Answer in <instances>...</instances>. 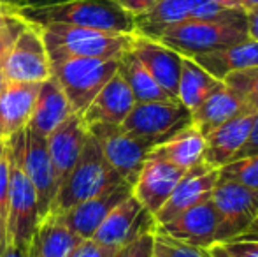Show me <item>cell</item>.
I'll use <instances>...</instances> for the list:
<instances>
[{"label":"cell","mask_w":258,"mask_h":257,"mask_svg":"<svg viewBox=\"0 0 258 257\" xmlns=\"http://www.w3.org/2000/svg\"><path fill=\"white\" fill-rule=\"evenodd\" d=\"M18 14L27 23L44 27L60 23L97 30L136 34L134 16L116 4V0H61L48 6H25Z\"/></svg>","instance_id":"obj_1"},{"label":"cell","mask_w":258,"mask_h":257,"mask_svg":"<svg viewBox=\"0 0 258 257\" xmlns=\"http://www.w3.org/2000/svg\"><path fill=\"white\" fill-rule=\"evenodd\" d=\"M39 28L49 64L69 59L119 60L126 52H130L136 39V34H118L60 23L44 25Z\"/></svg>","instance_id":"obj_2"},{"label":"cell","mask_w":258,"mask_h":257,"mask_svg":"<svg viewBox=\"0 0 258 257\" xmlns=\"http://www.w3.org/2000/svg\"><path fill=\"white\" fill-rule=\"evenodd\" d=\"M248 39L244 11H228L213 20H191L163 30L153 41L174 49L181 57L194 59L202 53L237 44Z\"/></svg>","instance_id":"obj_3"},{"label":"cell","mask_w":258,"mask_h":257,"mask_svg":"<svg viewBox=\"0 0 258 257\" xmlns=\"http://www.w3.org/2000/svg\"><path fill=\"white\" fill-rule=\"evenodd\" d=\"M9 161V212L6 226V245L14 243L23 248L30 241L39 226L37 195L23 166L25 130H20L6 139Z\"/></svg>","instance_id":"obj_4"},{"label":"cell","mask_w":258,"mask_h":257,"mask_svg":"<svg viewBox=\"0 0 258 257\" xmlns=\"http://www.w3.org/2000/svg\"><path fill=\"white\" fill-rule=\"evenodd\" d=\"M121 176L107 164L102 148L97 143V139L88 132L83 151L79 155L78 162L69 173L56 190L49 213H65L71 208L78 206L79 202L100 194L107 187L121 182Z\"/></svg>","instance_id":"obj_5"},{"label":"cell","mask_w":258,"mask_h":257,"mask_svg":"<svg viewBox=\"0 0 258 257\" xmlns=\"http://www.w3.org/2000/svg\"><path fill=\"white\" fill-rule=\"evenodd\" d=\"M118 67L119 60L69 59L53 62L51 76L63 90L72 113L83 115Z\"/></svg>","instance_id":"obj_6"},{"label":"cell","mask_w":258,"mask_h":257,"mask_svg":"<svg viewBox=\"0 0 258 257\" xmlns=\"http://www.w3.org/2000/svg\"><path fill=\"white\" fill-rule=\"evenodd\" d=\"M88 132L100 144L107 164L132 185L136 183L137 175L148 155L160 144L156 139L134 136L121 129V125L93 124L88 125Z\"/></svg>","instance_id":"obj_7"},{"label":"cell","mask_w":258,"mask_h":257,"mask_svg":"<svg viewBox=\"0 0 258 257\" xmlns=\"http://www.w3.org/2000/svg\"><path fill=\"white\" fill-rule=\"evenodd\" d=\"M211 202L220 217L218 243L241 236L258 219V192L230 180H218Z\"/></svg>","instance_id":"obj_8"},{"label":"cell","mask_w":258,"mask_h":257,"mask_svg":"<svg viewBox=\"0 0 258 257\" xmlns=\"http://www.w3.org/2000/svg\"><path fill=\"white\" fill-rule=\"evenodd\" d=\"M2 81L42 83L51 78V64L41 28L28 23L0 65Z\"/></svg>","instance_id":"obj_9"},{"label":"cell","mask_w":258,"mask_h":257,"mask_svg":"<svg viewBox=\"0 0 258 257\" xmlns=\"http://www.w3.org/2000/svg\"><path fill=\"white\" fill-rule=\"evenodd\" d=\"M190 125V111L177 99L136 102L121 129L139 137H150L163 143L170 136Z\"/></svg>","instance_id":"obj_10"},{"label":"cell","mask_w":258,"mask_h":257,"mask_svg":"<svg viewBox=\"0 0 258 257\" xmlns=\"http://www.w3.org/2000/svg\"><path fill=\"white\" fill-rule=\"evenodd\" d=\"M227 13L211 0H160L148 13L134 18L136 35L156 39L174 25L191 20H213Z\"/></svg>","instance_id":"obj_11"},{"label":"cell","mask_w":258,"mask_h":257,"mask_svg":"<svg viewBox=\"0 0 258 257\" xmlns=\"http://www.w3.org/2000/svg\"><path fill=\"white\" fill-rule=\"evenodd\" d=\"M218 180H220V169L213 168L206 162L188 169L181 176L177 185L174 187L169 199L153 215L155 226L170 222L186 210L194 208V206L201 204L204 201H209Z\"/></svg>","instance_id":"obj_12"},{"label":"cell","mask_w":258,"mask_h":257,"mask_svg":"<svg viewBox=\"0 0 258 257\" xmlns=\"http://www.w3.org/2000/svg\"><path fill=\"white\" fill-rule=\"evenodd\" d=\"M155 227L153 215L148 213L134 195H130L105 217L92 238L99 243L121 248L141 234L155 231Z\"/></svg>","instance_id":"obj_13"},{"label":"cell","mask_w":258,"mask_h":257,"mask_svg":"<svg viewBox=\"0 0 258 257\" xmlns=\"http://www.w3.org/2000/svg\"><path fill=\"white\" fill-rule=\"evenodd\" d=\"M134 185L126 180L114 183L107 187L100 194L79 202L78 206L71 208L69 212L61 213V219L67 224V227L79 236L81 240H88L95 234L99 226L104 222V219L126 197L132 195Z\"/></svg>","instance_id":"obj_14"},{"label":"cell","mask_w":258,"mask_h":257,"mask_svg":"<svg viewBox=\"0 0 258 257\" xmlns=\"http://www.w3.org/2000/svg\"><path fill=\"white\" fill-rule=\"evenodd\" d=\"M218 229H220V217L209 199L183 212L170 222L156 226L155 233L165 234L194 247L207 248L213 243H218Z\"/></svg>","instance_id":"obj_15"},{"label":"cell","mask_w":258,"mask_h":257,"mask_svg":"<svg viewBox=\"0 0 258 257\" xmlns=\"http://www.w3.org/2000/svg\"><path fill=\"white\" fill-rule=\"evenodd\" d=\"M184 173L186 171H183L177 166L150 153L137 175L132 195L143 204L148 213L155 215L163 206V202L169 199L174 187L177 185Z\"/></svg>","instance_id":"obj_16"},{"label":"cell","mask_w":258,"mask_h":257,"mask_svg":"<svg viewBox=\"0 0 258 257\" xmlns=\"http://www.w3.org/2000/svg\"><path fill=\"white\" fill-rule=\"evenodd\" d=\"M23 166L34 185L35 195H37V210L39 222L49 213L51 202L56 195L58 183L51 157L48 151L46 137H41L34 132L25 129V157Z\"/></svg>","instance_id":"obj_17"},{"label":"cell","mask_w":258,"mask_h":257,"mask_svg":"<svg viewBox=\"0 0 258 257\" xmlns=\"http://www.w3.org/2000/svg\"><path fill=\"white\" fill-rule=\"evenodd\" d=\"M86 139H88V127L83 122L81 115H69L56 129L46 137L48 151L51 157L54 175H56L58 187L63 183L72 168L78 162Z\"/></svg>","instance_id":"obj_18"},{"label":"cell","mask_w":258,"mask_h":257,"mask_svg":"<svg viewBox=\"0 0 258 257\" xmlns=\"http://www.w3.org/2000/svg\"><path fill=\"white\" fill-rule=\"evenodd\" d=\"M41 83H0V139L25 130L34 113Z\"/></svg>","instance_id":"obj_19"},{"label":"cell","mask_w":258,"mask_h":257,"mask_svg":"<svg viewBox=\"0 0 258 257\" xmlns=\"http://www.w3.org/2000/svg\"><path fill=\"white\" fill-rule=\"evenodd\" d=\"M130 52L146 67L155 81L169 93V97L177 99V83H179L183 57L174 49L160 44L158 41L141 35H136Z\"/></svg>","instance_id":"obj_20"},{"label":"cell","mask_w":258,"mask_h":257,"mask_svg":"<svg viewBox=\"0 0 258 257\" xmlns=\"http://www.w3.org/2000/svg\"><path fill=\"white\" fill-rule=\"evenodd\" d=\"M256 111H246L209 132L206 137L204 162L213 168H223L232 162L249 136Z\"/></svg>","instance_id":"obj_21"},{"label":"cell","mask_w":258,"mask_h":257,"mask_svg":"<svg viewBox=\"0 0 258 257\" xmlns=\"http://www.w3.org/2000/svg\"><path fill=\"white\" fill-rule=\"evenodd\" d=\"M134 104H136V99H134L128 85L121 78V74L116 72L105 83L104 88L97 93V97L90 102V106L86 108L81 117L86 127L93 124L121 125L123 120L132 111Z\"/></svg>","instance_id":"obj_22"},{"label":"cell","mask_w":258,"mask_h":257,"mask_svg":"<svg viewBox=\"0 0 258 257\" xmlns=\"http://www.w3.org/2000/svg\"><path fill=\"white\" fill-rule=\"evenodd\" d=\"M69 115H72L71 104L56 79L51 76L41 83L34 113L25 129L41 137H48Z\"/></svg>","instance_id":"obj_23"},{"label":"cell","mask_w":258,"mask_h":257,"mask_svg":"<svg viewBox=\"0 0 258 257\" xmlns=\"http://www.w3.org/2000/svg\"><path fill=\"white\" fill-rule=\"evenodd\" d=\"M251 111L244 104V100L234 93L230 88L221 85L216 92H213L209 97L190 113V125L197 129L202 136H207L218 129L220 125L227 124L228 120L235 118L237 115Z\"/></svg>","instance_id":"obj_24"},{"label":"cell","mask_w":258,"mask_h":257,"mask_svg":"<svg viewBox=\"0 0 258 257\" xmlns=\"http://www.w3.org/2000/svg\"><path fill=\"white\" fill-rule=\"evenodd\" d=\"M194 60L201 67H204L211 76L223 81L232 72L258 67V42L246 39L237 44L197 55L194 57Z\"/></svg>","instance_id":"obj_25"},{"label":"cell","mask_w":258,"mask_h":257,"mask_svg":"<svg viewBox=\"0 0 258 257\" xmlns=\"http://www.w3.org/2000/svg\"><path fill=\"white\" fill-rule=\"evenodd\" d=\"M81 240L76 236L60 213H48L39 222L28 247V257H69Z\"/></svg>","instance_id":"obj_26"},{"label":"cell","mask_w":258,"mask_h":257,"mask_svg":"<svg viewBox=\"0 0 258 257\" xmlns=\"http://www.w3.org/2000/svg\"><path fill=\"white\" fill-rule=\"evenodd\" d=\"M204 151L206 137L191 125H186L169 139L160 143L158 146H155L151 150V155L177 166L183 171H188L204 162Z\"/></svg>","instance_id":"obj_27"},{"label":"cell","mask_w":258,"mask_h":257,"mask_svg":"<svg viewBox=\"0 0 258 257\" xmlns=\"http://www.w3.org/2000/svg\"><path fill=\"white\" fill-rule=\"evenodd\" d=\"M221 85H223V81L211 76L194 59L183 57L179 83H177V100L190 113L194 110H197L207 97L213 92H216Z\"/></svg>","instance_id":"obj_28"},{"label":"cell","mask_w":258,"mask_h":257,"mask_svg":"<svg viewBox=\"0 0 258 257\" xmlns=\"http://www.w3.org/2000/svg\"><path fill=\"white\" fill-rule=\"evenodd\" d=\"M118 72L128 85L136 102H155V100H169V93L155 81V78L146 71L132 52H126L119 59Z\"/></svg>","instance_id":"obj_29"},{"label":"cell","mask_w":258,"mask_h":257,"mask_svg":"<svg viewBox=\"0 0 258 257\" xmlns=\"http://www.w3.org/2000/svg\"><path fill=\"white\" fill-rule=\"evenodd\" d=\"M220 178L230 180L249 190L258 192V153L234 159L220 168Z\"/></svg>","instance_id":"obj_30"},{"label":"cell","mask_w":258,"mask_h":257,"mask_svg":"<svg viewBox=\"0 0 258 257\" xmlns=\"http://www.w3.org/2000/svg\"><path fill=\"white\" fill-rule=\"evenodd\" d=\"M223 85L237 93L251 111H258V67L232 72L223 79Z\"/></svg>","instance_id":"obj_31"},{"label":"cell","mask_w":258,"mask_h":257,"mask_svg":"<svg viewBox=\"0 0 258 257\" xmlns=\"http://www.w3.org/2000/svg\"><path fill=\"white\" fill-rule=\"evenodd\" d=\"M153 257H209V254H207V248L194 247L165 234L155 233Z\"/></svg>","instance_id":"obj_32"},{"label":"cell","mask_w":258,"mask_h":257,"mask_svg":"<svg viewBox=\"0 0 258 257\" xmlns=\"http://www.w3.org/2000/svg\"><path fill=\"white\" fill-rule=\"evenodd\" d=\"M9 212V161L6 141L0 139V243L6 247V226Z\"/></svg>","instance_id":"obj_33"},{"label":"cell","mask_w":258,"mask_h":257,"mask_svg":"<svg viewBox=\"0 0 258 257\" xmlns=\"http://www.w3.org/2000/svg\"><path fill=\"white\" fill-rule=\"evenodd\" d=\"M27 25L28 23L18 13H13L0 20V65L21 35V32L27 28Z\"/></svg>","instance_id":"obj_34"},{"label":"cell","mask_w":258,"mask_h":257,"mask_svg":"<svg viewBox=\"0 0 258 257\" xmlns=\"http://www.w3.org/2000/svg\"><path fill=\"white\" fill-rule=\"evenodd\" d=\"M153 238L155 231H148L130 243L123 245L114 257H153Z\"/></svg>","instance_id":"obj_35"},{"label":"cell","mask_w":258,"mask_h":257,"mask_svg":"<svg viewBox=\"0 0 258 257\" xmlns=\"http://www.w3.org/2000/svg\"><path fill=\"white\" fill-rule=\"evenodd\" d=\"M118 250L119 248L109 247L95 241L93 238H88V240H79L69 257H114Z\"/></svg>","instance_id":"obj_36"},{"label":"cell","mask_w":258,"mask_h":257,"mask_svg":"<svg viewBox=\"0 0 258 257\" xmlns=\"http://www.w3.org/2000/svg\"><path fill=\"white\" fill-rule=\"evenodd\" d=\"M223 247L235 257H258V240L251 238H234L223 241Z\"/></svg>","instance_id":"obj_37"},{"label":"cell","mask_w":258,"mask_h":257,"mask_svg":"<svg viewBox=\"0 0 258 257\" xmlns=\"http://www.w3.org/2000/svg\"><path fill=\"white\" fill-rule=\"evenodd\" d=\"M158 2L160 0H116V4H118L121 9H125L128 14H132L134 18L139 16V14L148 13V11H150L151 7H155Z\"/></svg>","instance_id":"obj_38"},{"label":"cell","mask_w":258,"mask_h":257,"mask_svg":"<svg viewBox=\"0 0 258 257\" xmlns=\"http://www.w3.org/2000/svg\"><path fill=\"white\" fill-rule=\"evenodd\" d=\"M258 153V111L255 115V120H253L251 130H249V136L246 139L244 146L241 148V151L237 153L235 159H241V157H248V155Z\"/></svg>","instance_id":"obj_39"},{"label":"cell","mask_w":258,"mask_h":257,"mask_svg":"<svg viewBox=\"0 0 258 257\" xmlns=\"http://www.w3.org/2000/svg\"><path fill=\"white\" fill-rule=\"evenodd\" d=\"M246 32H248V39L258 42V7L246 11Z\"/></svg>","instance_id":"obj_40"},{"label":"cell","mask_w":258,"mask_h":257,"mask_svg":"<svg viewBox=\"0 0 258 257\" xmlns=\"http://www.w3.org/2000/svg\"><path fill=\"white\" fill-rule=\"evenodd\" d=\"M0 257H28V248H23L14 243H7L6 247H4Z\"/></svg>","instance_id":"obj_41"},{"label":"cell","mask_w":258,"mask_h":257,"mask_svg":"<svg viewBox=\"0 0 258 257\" xmlns=\"http://www.w3.org/2000/svg\"><path fill=\"white\" fill-rule=\"evenodd\" d=\"M207 254L209 257H235L223 247V243H213L211 247H207Z\"/></svg>","instance_id":"obj_42"},{"label":"cell","mask_w":258,"mask_h":257,"mask_svg":"<svg viewBox=\"0 0 258 257\" xmlns=\"http://www.w3.org/2000/svg\"><path fill=\"white\" fill-rule=\"evenodd\" d=\"M211 2H214L225 11H242L241 0H211Z\"/></svg>","instance_id":"obj_43"},{"label":"cell","mask_w":258,"mask_h":257,"mask_svg":"<svg viewBox=\"0 0 258 257\" xmlns=\"http://www.w3.org/2000/svg\"><path fill=\"white\" fill-rule=\"evenodd\" d=\"M237 238H251V240H258V219L241 234V236H237ZM232 240H234V238H232Z\"/></svg>","instance_id":"obj_44"},{"label":"cell","mask_w":258,"mask_h":257,"mask_svg":"<svg viewBox=\"0 0 258 257\" xmlns=\"http://www.w3.org/2000/svg\"><path fill=\"white\" fill-rule=\"evenodd\" d=\"M18 9H20V7L7 6V4L0 2V20H2V18H6V16H9V14H13V13H18Z\"/></svg>","instance_id":"obj_45"},{"label":"cell","mask_w":258,"mask_h":257,"mask_svg":"<svg viewBox=\"0 0 258 257\" xmlns=\"http://www.w3.org/2000/svg\"><path fill=\"white\" fill-rule=\"evenodd\" d=\"M23 2V7L25 6H48V4H54L58 0H21Z\"/></svg>","instance_id":"obj_46"},{"label":"cell","mask_w":258,"mask_h":257,"mask_svg":"<svg viewBox=\"0 0 258 257\" xmlns=\"http://www.w3.org/2000/svg\"><path fill=\"white\" fill-rule=\"evenodd\" d=\"M241 7L242 11H251V9H256L258 7V0H241Z\"/></svg>","instance_id":"obj_47"},{"label":"cell","mask_w":258,"mask_h":257,"mask_svg":"<svg viewBox=\"0 0 258 257\" xmlns=\"http://www.w3.org/2000/svg\"><path fill=\"white\" fill-rule=\"evenodd\" d=\"M2 4H7V6H14V7H23V2L21 0H0Z\"/></svg>","instance_id":"obj_48"},{"label":"cell","mask_w":258,"mask_h":257,"mask_svg":"<svg viewBox=\"0 0 258 257\" xmlns=\"http://www.w3.org/2000/svg\"><path fill=\"white\" fill-rule=\"evenodd\" d=\"M2 250H4V245H2V243H0V254H2Z\"/></svg>","instance_id":"obj_49"},{"label":"cell","mask_w":258,"mask_h":257,"mask_svg":"<svg viewBox=\"0 0 258 257\" xmlns=\"http://www.w3.org/2000/svg\"><path fill=\"white\" fill-rule=\"evenodd\" d=\"M0 83H2V78H0Z\"/></svg>","instance_id":"obj_50"}]
</instances>
